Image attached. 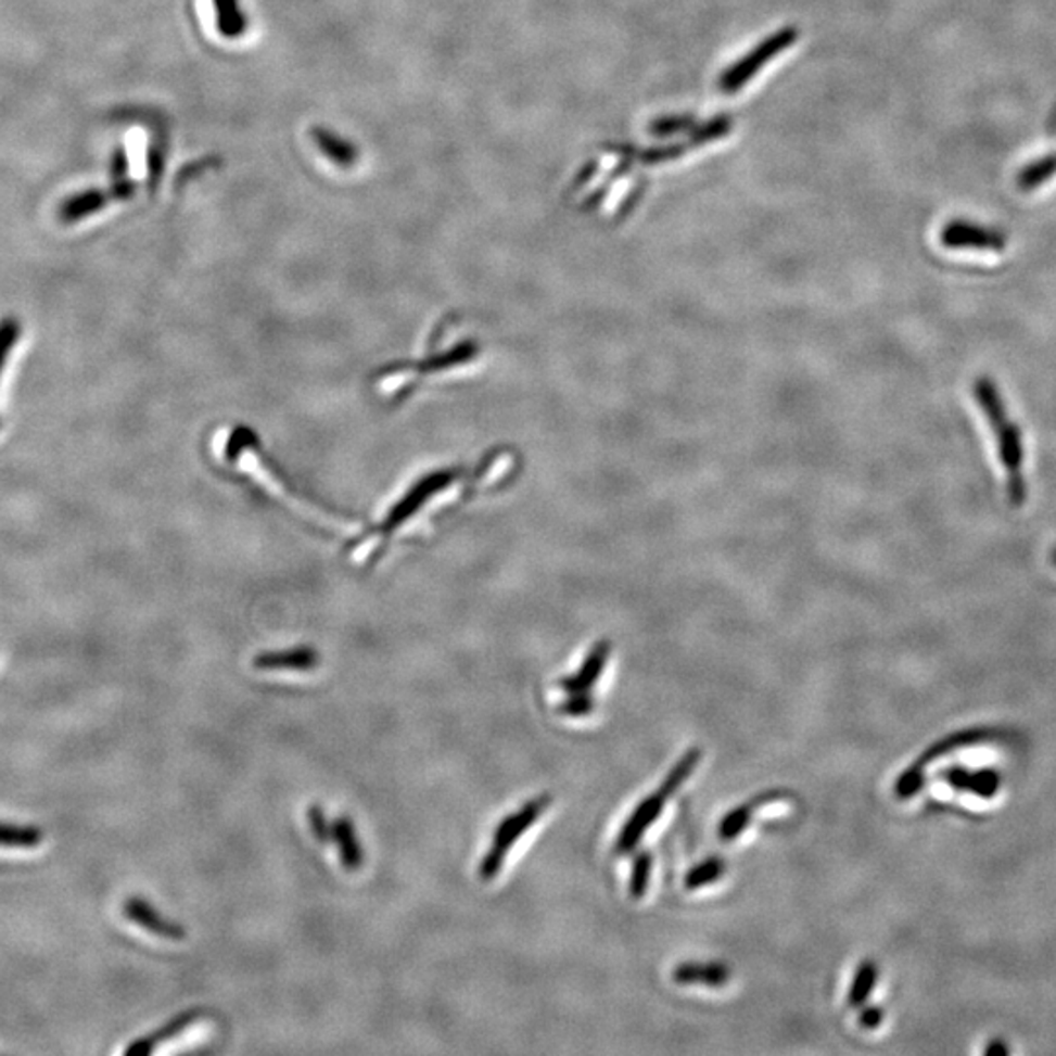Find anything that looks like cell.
Returning <instances> with one entry per match:
<instances>
[{
  "label": "cell",
  "mask_w": 1056,
  "mask_h": 1056,
  "mask_svg": "<svg viewBox=\"0 0 1056 1056\" xmlns=\"http://www.w3.org/2000/svg\"><path fill=\"white\" fill-rule=\"evenodd\" d=\"M972 397L987 419L988 429L996 441L1000 465L1006 474L1007 501L1021 507L1027 501L1026 446L1023 435L1012 415L1007 414L1006 402L997 390L996 382L988 376L972 380Z\"/></svg>",
  "instance_id": "obj_1"
},
{
  "label": "cell",
  "mask_w": 1056,
  "mask_h": 1056,
  "mask_svg": "<svg viewBox=\"0 0 1056 1056\" xmlns=\"http://www.w3.org/2000/svg\"><path fill=\"white\" fill-rule=\"evenodd\" d=\"M550 802H552L550 794L536 797L531 802H526L519 812H514L511 816H505L499 822V826L494 831L492 848L487 850L484 860L480 863V869H478L480 879L494 880L499 875L509 850L519 841L524 831L531 829L534 822L543 816L544 810L550 806Z\"/></svg>",
  "instance_id": "obj_2"
},
{
  "label": "cell",
  "mask_w": 1056,
  "mask_h": 1056,
  "mask_svg": "<svg viewBox=\"0 0 1056 1056\" xmlns=\"http://www.w3.org/2000/svg\"><path fill=\"white\" fill-rule=\"evenodd\" d=\"M941 245L947 249L1002 253L1007 247V241L1004 233H1000L996 229H988L965 219H955L941 231Z\"/></svg>",
  "instance_id": "obj_3"
},
{
  "label": "cell",
  "mask_w": 1056,
  "mask_h": 1056,
  "mask_svg": "<svg viewBox=\"0 0 1056 1056\" xmlns=\"http://www.w3.org/2000/svg\"><path fill=\"white\" fill-rule=\"evenodd\" d=\"M124 914L129 921H133L136 926L157 938L168 939V941H182L187 938V929L165 918L153 904H149L148 900L141 896H129L124 904Z\"/></svg>",
  "instance_id": "obj_4"
},
{
  "label": "cell",
  "mask_w": 1056,
  "mask_h": 1056,
  "mask_svg": "<svg viewBox=\"0 0 1056 1056\" xmlns=\"http://www.w3.org/2000/svg\"><path fill=\"white\" fill-rule=\"evenodd\" d=\"M663 804H665V799H663L660 792H656L653 797L644 799L636 806V810L631 814V818L626 819L621 836L616 839V851L619 853H631V851L638 848L644 831L650 828L653 822L658 819V816L662 814Z\"/></svg>",
  "instance_id": "obj_5"
},
{
  "label": "cell",
  "mask_w": 1056,
  "mask_h": 1056,
  "mask_svg": "<svg viewBox=\"0 0 1056 1056\" xmlns=\"http://www.w3.org/2000/svg\"><path fill=\"white\" fill-rule=\"evenodd\" d=\"M319 653L311 646H297L282 652L258 653L253 658L255 670L260 672H309L316 670Z\"/></svg>",
  "instance_id": "obj_6"
},
{
  "label": "cell",
  "mask_w": 1056,
  "mask_h": 1056,
  "mask_svg": "<svg viewBox=\"0 0 1056 1056\" xmlns=\"http://www.w3.org/2000/svg\"><path fill=\"white\" fill-rule=\"evenodd\" d=\"M611 656V642L602 640V642H597L591 648L589 656L585 658L580 672L575 675H570V677H562L558 682V687L562 691L568 692V695H582V692H589L593 689V685L599 679L605 665H607V660Z\"/></svg>",
  "instance_id": "obj_7"
},
{
  "label": "cell",
  "mask_w": 1056,
  "mask_h": 1056,
  "mask_svg": "<svg viewBox=\"0 0 1056 1056\" xmlns=\"http://www.w3.org/2000/svg\"><path fill=\"white\" fill-rule=\"evenodd\" d=\"M202 1014H204L202 1009H188V1012L178 1014V1016L173 1017V1019H168L165 1026L158 1027L157 1031H153V1033H149V1035L141 1036V1039H138L136 1043H131V1045L124 1051V1055L141 1056L153 1053V1051H155L161 1043H165V1041H168V1039H173V1036L180 1035L182 1031H187L188 1027L192 1026L196 1019L202 1017Z\"/></svg>",
  "instance_id": "obj_8"
},
{
  "label": "cell",
  "mask_w": 1056,
  "mask_h": 1056,
  "mask_svg": "<svg viewBox=\"0 0 1056 1056\" xmlns=\"http://www.w3.org/2000/svg\"><path fill=\"white\" fill-rule=\"evenodd\" d=\"M333 843L339 850V857L346 870H358L365 863V851L356 834V826L348 816L333 819Z\"/></svg>",
  "instance_id": "obj_9"
},
{
  "label": "cell",
  "mask_w": 1056,
  "mask_h": 1056,
  "mask_svg": "<svg viewBox=\"0 0 1056 1056\" xmlns=\"http://www.w3.org/2000/svg\"><path fill=\"white\" fill-rule=\"evenodd\" d=\"M110 200H112L110 190L90 188V190L77 192V194H73V196L67 198V200L61 204V221H65V224H75V221H79V219L89 218V216L97 214V212H100L102 207L106 206Z\"/></svg>",
  "instance_id": "obj_10"
},
{
  "label": "cell",
  "mask_w": 1056,
  "mask_h": 1056,
  "mask_svg": "<svg viewBox=\"0 0 1056 1056\" xmlns=\"http://www.w3.org/2000/svg\"><path fill=\"white\" fill-rule=\"evenodd\" d=\"M311 139H314L317 149L339 167H353L358 161V148L355 143L336 136L335 131H331V129L316 126V128H311Z\"/></svg>",
  "instance_id": "obj_11"
},
{
  "label": "cell",
  "mask_w": 1056,
  "mask_h": 1056,
  "mask_svg": "<svg viewBox=\"0 0 1056 1056\" xmlns=\"http://www.w3.org/2000/svg\"><path fill=\"white\" fill-rule=\"evenodd\" d=\"M730 978V970L724 967V965H695V963H687V965H682V967L675 968L673 970V980L677 984H692V982H699V984H707V987H724Z\"/></svg>",
  "instance_id": "obj_12"
},
{
  "label": "cell",
  "mask_w": 1056,
  "mask_h": 1056,
  "mask_svg": "<svg viewBox=\"0 0 1056 1056\" xmlns=\"http://www.w3.org/2000/svg\"><path fill=\"white\" fill-rule=\"evenodd\" d=\"M214 4L218 16V30L226 38L236 40L247 31V16L239 9L238 0H214Z\"/></svg>",
  "instance_id": "obj_13"
},
{
  "label": "cell",
  "mask_w": 1056,
  "mask_h": 1056,
  "mask_svg": "<svg viewBox=\"0 0 1056 1056\" xmlns=\"http://www.w3.org/2000/svg\"><path fill=\"white\" fill-rule=\"evenodd\" d=\"M701 758V748H691V750L687 751V753L683 755L682 760L675 763V767L670 771V775L665 777V780L662 783V787H660V790H658V792L662 794L663 799H670L675 790L682 789L683 783L691 777L692 769L699 765Z\"/></svg>",
  "instance_id": "obj_14"
},
{
  "label": "cell",
  "mask_w": 1056,
  "mask_h": 1056,
  "mask_svg": "<svg viewBox=\"0 0 1056 1056\" xmlns=\"http://www.w3.org/2000/svg\"><path fill=\"white\" fill-rule=\"evenodd\" d=\"M43 841V831L34 826H12L0 824V848H21L31 850Z\"/></svg>",
  "instance_id": "obj_15"
},
{
  "label": "cell",
  "mask_w": 1056,
  "mask_h": 1056,
  "mask_svg": "<svg viewBox=\"0 0 1056 1056\" xmlns=\"http://www.w3.org/2000/svg\"><path fill=\"white\" fill-rule=\"evenodd\" d=\"M1056 175V155H1046L1043 158H1036L1031 165H1027L1019 177H1017V182L1019 187L1023 190H1033V188L1041 187L1045 185L1046 180Z\"/></svg>",
  "instance_id": "obj_16"
},
{
  "label": "cell",
  "mask_w": 1056,
  "mask_h": 1056,
  "mask_svg": "<svg viewBox=\"0 0 1056 1056\" xmlns=\"http://www.w3.org/2000/svg\"><path fill=\"white\" fill-rule=\"evenodd\" d=\"M724 870H726L724 861L716 860V857L702 861L701 865L692 867V869L687 873V877H685V887H687V890L702 889V887H707V885H711V882H716V880L721 879L722 875H724Z\"/></svg>",
  "instance_id": "obj_17"
},
{
  "label": "cell",
  "mask_w": 1056,
  "mask_h": 1056,
  "mask_svg": "<svg viewBox=\"0 0 1056 1056\" xmlns=\"http://www.w3.org/2000/svg\"><path fill=\"white\" fill-rule=\"evenodd\" d=\"M875 982H877V967L873 965V960H865L853 978L850 990V1006H863L865 1000L870 996Z\"/></svg>",
  "instance_id": "obj_18"
},
{
  "label": "cell",
  "mask_w": 1056,
  "mask_h": 1056,
  "mask_svg": "<svg viewBox=\"0 0 1056 1056\" xmlns=\"http://www.w3.org/2000/svg\"><path fill=\"white\" fill-rule=\"evenodd\" d=\"M652 855L648 851H642L636 855L634 860V865H632L631 875V896L632 899H642L648 890V885H650V877H652Z\"/></svg>",
  "instance_id": "obj_19"
},
{
  "label": "cell",
  "mask_w": 1056,
  "mask_h": 1056,
  "mask_svg": "<svg viewBox=\"0 0 1056 1056\" xmlns=\"http://www.w3.org/2000/svg\"><path fill=\"white\" fill-rule=\"evenodd\" d=\"M751 810H753L751 804H743V806L731 810L722 818L718 834L724 841H731V839L738 838L743 829H748L751 822Z\"/></svg>",
  "instance_id": "obj_20"
},
{
  "label": "cell",
  "mask_w": 1056,
  "mask_h": 1056,
  "mask_svg": "<svg viewBox=\"0 0 1056 1056\" xmlns=\"http://www.w3.org/2000/svg\"><path fill=\"white\" fill-rule=\"evenodd\" d=\"M307 822H309V829H311L314 838L319 843L326 845V843L333 841V822H329L326 810L321 809L319 804H311L309 806V810H307Z\"/></svg>",
  "instance_id": "obj_21"
},
{
  "label": "cell",
  "mask_w": 1056,
  "mask_h": 1056,
  "mask_svg": "<svg viewBox=\"0 0 1056 1056\" xmlns=\"http://www.w3.org/2000/svg\"><path fill=\"white\" fill-rule=\"evenodd\" d=\"M593 709H595V702L589 697V692H582V695H570L558 707V712L563 716H585V714H591Z\"/></svg>",
  "instance_id": "obj_22"
},
{
  "label": "cell",
  "mask_w": 1056,
  "mask_h": 1056,
  "mask_svg": "<svg viewBox=\"0 0 1056 1056\" xmlns=\"http://www.w3.org/2000/svg\"><path fill=\"white\" fill-rule=\"evenodd\" d=\"M18 335H21V326L16 323V319H2V323H0V370H2V362L9 355L12 345L16 343Z\"/></svg>",
  "instance_id": "obj_23"
},
{
  "label": "cell",
  "mask_w": 1056,
  "mask_h": 1056,
  "mask_svg": "<svg viewBox=\"0 0 1056 1056\" xmlns=\"http://www.w3.org/2000/svg\"><path fill=\"white\" fill-rule=\"evenodd\" d=\"M136 182L126 178H118L112 182V187L109 188L110 194H112V200H129V198L136 194Z\"/></svg>",
  "instance_id": "obj_24"
},
{
  "label": "cell",
  "mask_w": 1056,
  "mask_h": 1056,
  "mask_svg": "<svg viewBox=\"0 0 1056 1056\" xmlns=\"http://www.w3.org/2000/svg\"><path fill=\"white\" fill-rule=\"evenodd\" d=\"M128 168H129V161H128V153H126V149L116 148V151H114V155H112V167H110L114 180H118V178H126V175H128Z\"/></svg>",
  "instance_id": "obj_25"
},
{
  "label": "cell",
  "mask_w": 1056,
  "mask_h": 1056,
  "mask_svg": "<svg viewBox=\"0 0 1056 1056\" xmlns=\"http://www.w3.org/2000/svg\"><path fill=\"white\" fill-rule=\"evenodd\" d=\"M860 1021L861 1026L867 1027V1029H875L882 1021V1012H880L879 1007H867L861 1014Z\"/></svg>",
  "instance_id": "obj_26"
}]
</instances>
